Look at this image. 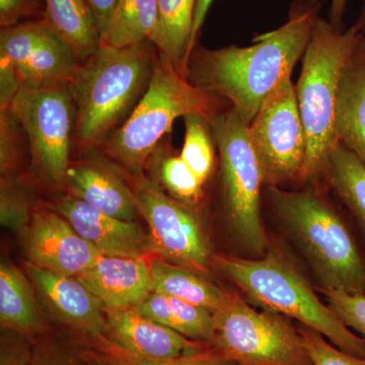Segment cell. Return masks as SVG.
<instances>
[{"label": "cell", "instance_id": "obj_1", "mask_svg": "<svg viewBox=\"0 0 365 365\" xmlns=\"http://www.w3.org/2000/svg\"><path fill=\"white\" fill-rule=\"evenodd\" d=\"M321 7L319 0H292L287 23L257 36L248 47L210 50L197 43L187 81L225 98L245 123L251 124L269 93L304 56Z\"/></svg>", "mask_w": 365, "mask_h": 365}, {"label": "cell", "instance_id": "obj_31", "mask_svg": "<svg viewBox=\"0 0 365 365\" xmlns=\"http://www.w3.org/2000/svg\"><path fill=\"white\" fill-rule=\"evenodd\" d=\"M83 353L81 346L71 340L44 334L36 340L29 365H79Z\"/></svg>", "mask_w": 365, "mask_h": 365}, {"label": "cell", "instance_id": "obj_34", "mask_svg": "<svg viewBox=\"0 0 365 365\" xmlns=\"http://www.w3.org/2000/svg\"><path fill=\"white\" fill-rule=\"evenodd\" d=\"M36 340L11 329L1 328L0 365H29L33 359Z\"/></svg>", "mask_w": 365, "mask_h": 365}, {"label": "cell", "instance_id": "obj_6", "mask_svg": "<svg viewBox=\"0 0 365 365\" xmlns=\"http://www.w3.org/2000/svg\"><path fill=\"white\" fill-rule=\"evenodd\" d=\"M218 268L257 306L297 319L340 350L365 357V341L343 323L287 259L268 253L260 260L215 258Z\"/></svg>", "mask_w": 365, "mask_h": 365}, {"label": "cell", "instance_id": "obj_19", "mask_svg": "<svg viewBox=\"0 0 365 365\" xmlns=\"http://www.w3.org/2000/svg\"><path fill=\"white\" fill-rule=\"evenodd\" d=\"M335 131L365 163V33L343 67L335 105Z\"/></svg>", "mask_w": 365, "mask_h": 365}, {"label": "cell", "instance_id": "obj_33", "mask_svg": "<svg viewBox=\"0 0 365 365\" xmlns=\"http://www.w3.org/2000/svg\"><path fill=\"white\" fill-rule=\"evenodd\" d=\"M327 306L349 329L359 332L365 341V294H349L339 290L322 289Z\"/></svg>", "mask_w": 365, "mask_h": 365}, {"label": "cell", "instance_id": "obj_4", "mask_svg": "<svg viewBox=\"0 0 365 365\" xmlns=\"http://www.w3.org/2000/svg\"><path fill=\"white\" fill-rule=\"evenodd\" d=\"M222 98L192 85L158 55L150 86L128 119L100 148L131 180L145 177L146 163L172 131L178 118L209 117L220 110Z\"/></svg>", "mask_w": 365, "mask_h": 365}, {"label": "cell", "instance_id": "obj_39", "mask_svg": "<svg viewBox=\"0 0 365 365\" xmlns=\"http://www.w3.org/2000/svg\"><path fill=\"white\" fill-rule=\"evenodd\" d=\"M213 0H197L195 16H194L193 26V43L196 45L198 43L199 35L202 29L204 21L212 4Z\"/></svg>", "mask_w": 365, "mask_h": 365}, {"label": "cell", "instance_id": "obj_11", "mask_svg": "<svg viewBox=\"0 0 365 365\" xmlns=\"http://www.w3.org/2000/svg\"><path fill=\"white\" fill-rule=\"evenodd\" d=\"M131 181L139 212L148 225L151 254L197 273H207L210 250L191 206L168 195L150 178Z\"/></svg>", "mask_w": 365, "mask_h": 365}, {"label": "cell", "instance_id": "obj_17", "mask_svg": "<svg viewBox=\"0 0 365 365\" xmlns=\"http://www.w3.org/2000/svg\"><path fill=\"white\" fill-rule=\"evenodd\" d=\"M112 346L134 359L168 360L193 354L208 344L190 340L133 309H107Z\"/></svg>", "mask_w": 365, "mask_h": 365}, {"label": "cell", "instance_id": "obj_38", "mask_svg": "<svg viewBox=\"0 0 365 365\" xmlns=\"http://www.w3.org/2000/svg\"><path fill=\"white\" fill-rule=\"evenodd\" d=\"M86 1L88 2V6L91 7L96 21H97L103 43L107 37L110 21H111L113 13H114L115 7L119 0H86Z\"/></svg>", "mask_w": 365, "mask_h": 365}, {"label": "cell", "instance_id": "obj_20", "mask_svg": "<svg viewBox=\"0 0 365 365\" xmlns=\"http://www.w3.org/2000/svg\"><path fill=\"white\" fill-rule=\"evenodd\" d=\"M158 24L151 43L160 58L187 78L193 51V26L197 0H157ZM187 79V78H186Z\"/></svg>", "mask_w": 365, "mask_h": 365}, {"label": "cell", "instance_id": "obj_8", "mask_svg": "<svg viewBox=\"0 0 365 365\" xmlns=\"http://www.w3.org/2000/svg\"><path fill=\"white\" fill-rule=\"evenodd\" d=\"M212 347L239 365H313L299 329L279 314L259 313L235 294L212 313Z\"/></svg>", "mask_w": 365, "mask_h": 365}, {"label": "cell", "instance_id": "obj_21", "mask_svg": "<svg viewBox=\"0 0 365 365\" xmlns=\"http://www.w3.org/2000/svg\"><path fill=\"white\" fill-rule=\"evenodd\" d=\"M32 281L14 264H0V324L31 337L44 335L45 324Z\"/></svg>", "mask_w": 365, "mask_h": 365}, {"label": "cell", "instance_id": "obj_23", "mask_svg": "<svg viewBox=\"0 0 365 365\" xmlns=\"http://www.w3.org/2000/svg\"><path fill=\"white\" fill-rule=\"evenodd\" d=\"M133 309L146 318L169 327L190 340L212 345L215 339L212 313L202 307L151 292Z\"/></svg>", "mask_w": 365, "mask_h": 365}, {"label": "cell", "instance_id": "obj_13", "mask_svg": "<svg viewBox=\"0 0 365 365\" xmlns=\"http://www.w3.org/2000/svg\"><path fill=\"white\" fill-rule=\"evenodd\" d=\"M23 247L31 263L67 277H76L102 256L51 208L34 211L23 230Z\"/></svg>", "mask_w": 365, "mask_h": 365}, {"label": "cell", "instance_id": "obj_18", "mask_svg": "<svg viewBox=\"0 0 365 365\" xmlns=\"http://www.w3.org/2000/svg\"><path fill=\"white\" fill-rule=\"evenodd\" d=\"M107 309H133L153 292L150 265L144 259L102 255L76 276Z\"/></svg>", "mask_w": 365, "mask_h": 365}, {"label": "cell", "instance_id": "obj_36", "mask_svg": "<svg viewBox=\"0 0 365 365\" xmlns=\"http://www.w3.org/2000/svg\"><path fill=\"white\" fill-rule=\"evenodd\" d=\"M119 353L118 359L121 361L122 365H239L212 346H208L205 349L193 354L168 360L138 359L128 356L121 351Z\"/></svg>", "mask_w": 365, "mask_h": 365}, {"label": "cell", "instance_id": "obj_9", "mask_svg": "<svg viewBox=\"0 0 365 365\" xmlns=\"http://www.w3.org/2000/svg\"><path fill=\"white\" fill-rule=\"evenodd\" d=\"M9 109L28 137L34 172L43 182L63 188L76 131L71 85L44 91L21 86Z\"/></svg>", "mask_w": 365, "mask_h": 365}, {"label": "cell", "instance_id": "obj_15", "mask_svg": "<svg viewBox=\"0 0 365 365\" xmlns=\"http://www.w3.org/2000/svg\"><path fill=\"white\" fill-rule=\"evenodd\" d=\"M49 208L63 216L81 237L105 256L144 259L151 254L148 232L136 222L105 215L67 193L50 203Z\"/></svg>", "mask_w": 365, "mask_h": 365}, {"label": "cell", "instance_id": "obj_25", "mask_svg": "<svg viewBox=\"0 0 365 365\" xmlns=\"http://www.w3.org/2000/svg\"><path fill=\"white\" fill-rule=\"evenodd\" d=\"M168 137L151 153L145 170H151L153 176L150 179L157 182L168 195L192 207L200 201L204 184L181 155L172 153Z\"/></svg>", "mask_w": 365, "mask_h": 365}, {"label": "cell", "instance_id": "obj_40", "mask_svg": "<svg viewBox=\"0 0 365 365\" xmlns=\"http://www.w3.org/2000/svg\"><path fill=\"white\" fill-rule=\"evenodd\" d=\"M349 0H331L330 9H329V21L337 30L344 31V18L346 9H347Z\"/></svg>", "mask_w": 365, "mask_h": 365}, {"label": "cell", "instance_id": "obj_35", "mask_svg": "<svg viewBox=\"0 0 365 365\" xmlns=\"http://www.w3.org/2000/svg\"><path fill=\"white\" fill-rule=\"evenodd\" d=\"M44 0H0L1 29L44 19Z\"/></svg>", "mask_w": 365, "mask_h": 365}, {"label": "cell", "instance_id": "obj_2", "mask_svg": "<svg viewBox=\"0 0 365 365\" xmlns=\"http://www.w3.org/2000/svg\"><path fill=\"white\" fill-rule=\"evenodd\" d=\"M158 59L151 41L124 48L102 44L71 83L76 107L74 145L98 150L128 119L148 91Z\"/></svg>", "mask_w": 365, "mask_h": 365}, {"label": "cell", "instance_id": "obj_32", "mask_svg": "<svg viewBox=\"0 0 365 365\" xmlns=\"http://www.w3.org/2000/svg\"><path fill=\"white\" fill-rule=\"evenodd\" d=\"M313 365H365V357L348 354L309 327H297Z\"/></svg>", "mask_w": 365, "mask_h": 365}, {"label": "cell", "instance_id": "obj_3", "mask_svg": "<svg viewBox=\"0 0 365 365\" xmlns=\"http://www.w3.org/2000/svg\"><path fill=\"white\" fill-rule=\"evenodd\" d=\"M365 33V4L349 29L339 31L319 16L302 56L295 85L297 103L307 135V155L300 179L324 173L327 160L337 145L335 105L341 73Z\"/></svg>", "mask_w": 365, "mask_h": 365}, {"label": "cell", "instance_id": "obj_7", "mask_svg": "<svg viewBox=\"0 0 365 365\" xmlns=\"http://www.w3.org/2000/svg\"><path fill=\"white\" fill-rule=\"evenodd\" d=\"M220 158L223 206L237 241L252 253L265 254L268 239L262 222L264 184L260 163L249 136V125L234 109L207 118Z\"/></svg>", "mask_w": 365, "mask_h": 365}, {"label": "cell", "instance_id": "obj_16", "mask_svg": "<svg viewBox=\"0 0 365 365\" xmlns=\"http://www.w3.org/2000/svg\"><path fill=\"white\" fill-rule=\"evenodd\" d=\"M63 189L105 215L126 222L140 215L133 187L109 158H83L71 162Z\"/></svg>", "mask_w": 365, "mask_h": 365}, {"label": "cell", "instance_id": "obj_12", "mask_svg": "<svg viewBox=\"0 0 365 365\" xmlns=\"http://www.w3.org/2000/svg\"><path fill=\"white\" fill-rule=\"evenodd\" d=\"M0 58L11 64L21 86L33 91L71 85L81 66L71 46L44 19L1 29Z\"/></svg>", "mask_w": 365, "mask_h": 365}, {"label": "cell", "instance_id": "obj_27", "mask_svg": "<svg viewBox=\"0 0 365 365\" xmlns=\"http://www.w3.org/2000/svg\"><path fill=\"white\" fill-rule=\"evenodd\" d=\"M157 24V0H119L102 44L124 48L150 41Z\"/></svg>", "mask_w": 365, "mask_h": 365}, {"label": "cell", "instance_id": "obj_22", "mask_svg": "<svg viewBox=\"0 0 365 365\" xmlns=\"http://www.w3.org/2000/svg\"><path fill=\"white\" fill-rule=\"evenodd\" d=\"M44 20L83 63L102 45L97 21L86 0H44Z\"/></svg>", "mask_w": 365, "mask_h": 365}, {"label": "cell", "instance_id": "obj_26", "mask_svg": "<svg viewBox=\"0 0 365 365\" xmlns=\"http://www.w3.org/2000/svg\"><path fill=\"white\" fill-rule=\"evenodd\" d=\"M324 173L365 232V163L338 143L327 160Z\"/></svg>", "mask_w": 365, "mask_h": 365}, {"label": "cell", "instance_id": "obj_14", "mask_svg": "<svg viewBox=\"0 0 365 365\" xmlns=\"http://www.w3.org/2000/svg\"><path fill=\"white\" fill-rule=\"evenodd\" d=\"M25 270L51 313L69 328L111 346L104 307L76 277H67L26 262Z\"/></svg>", "mask_w": 365, "mask_h": 365}, {"label": "cell", "instance_id": "obj_29", "mask_svg": "<svg viewBox=\"0 0 365 365\" xmlns=\"http://www.w3.org/2000/svg\"><path fill=\"white\" fill-rule=\"evenodd\" d=\"M30 189L18 177H1L0 182V222L2 227L24 230L32 220Z\"/></svg>", "mask_w": 365, "mask_h": 365}, {"label": "cell", "instance_id": "obj_28", "mask_svg": "<svg viewBox=\"0 0 365 365\" xmlns=\"http://www.w3.org/2000/svg\"><path fill=\"white\" fill-rule=\"evenodd\" d=\"M185 139L181 158L205 184L215 170L216 143L207 117L189 114L184 117Z\"/></svg>", "mask_w": 365, "mask_h": 365}, {"label": "cell", "instance_id": "obj_24", "mask_svg": "<svg viewBox=\"0 0 365 365\" xmlns=\"http://www.w3.org/2000/svg\"><path fill=\"white\" fill-rule=\"evenodd\" d=\"M151 290L202 307L213 313L222 306L228 292L199 276L191 269L153 259L150 263Z\"/></svg>", "mask_w": 365, "mask_h": 365}, {"label": "cell", "instance_id": "obj_10", "mask_svg": "<svg viewBox=\"0 0 365 365\" xmlns=\"http://www.w3.org/2000/svg\"><path fill=\"white\" fill-rule=\"evenodd\" d=\"M292 74L269 93L249 125L264 184L270 187L302 177L306 160L307 135Z\"/></svg>", "mask_w": 365, "mask_h": 365}, {"label": "cell", "instance_id": "obj_5", "mask_svg": "<svg viewBox=\"0 0 365 365\" xmlns=\"http://www.w3.org/2000/svg\"><path fill=\"white\" fill-rule=\"evenodd\" d=\"M269 198L322 289L365 294V262L339 215L312 192L269 187Z\"/></svg>", "mask_w": 365, "mask_h": 365}, {"label": "cell", "instance_id": "obj_30", "mask_svg": "<svg viewBox=\"0 0 365 365\" xmlns=\"http://www.w3.org/2000/svg\"><path fill=\"white\" fill-rule=\"evenodd\" d=\"M30 150L28 137L11 109L0 110V169L1 177H16Z\"/></svg>", "mask_w": 365, "mask_h": 365}, {"label": "cell", "instance_id": "obj_41", "mask_svg": "<svg viewBox=\"0 0 365 365\" xmlns=\"http://www.w3.org/2000/svg\"><path fill=\"white\" fill-rule=\"evenodd\" d=\"M79 365H122V364L119 359H113L111 357L109 359V357L85 352Z\"/></svg>", "mask_w": 365, "mask_h": 365}, {"label": "cell", "instance_id": "obj_37", "mask_svg": "<svg viewBox=\"0 0 365 365\" xmlns=\"http://www.w3.org/2000/svg\"><path fill=\"white\" fill-rule=\"evenodd\" d=\"M21 88L14 67L7 60L0 58V110L9 109Z\"/></svg>", "mask_w": 365, "mask_h": 365}]
</instances>
